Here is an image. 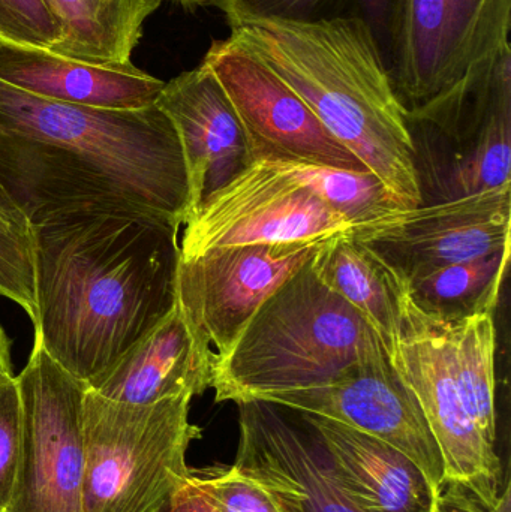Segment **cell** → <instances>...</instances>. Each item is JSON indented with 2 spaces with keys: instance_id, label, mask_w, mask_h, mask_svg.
<instances>
[{
  "instance_id": "cell-1",
  "label": "cell",
  "mask_w": 511,
  "mask_h": 512,
  "mask_svg": "<svg viewBox=\"0 0 511 512\" xmlns=\"http://www.w3.org/2000/svg\"><path fill=\"white\" fill-rule=\"evenodd\" d=\"M0 186L29 224L122 210L182 228L191 216L176 129L156 107L65 104L0 81Z\"/></svg>"
},
{
  "instance_id": "cell-2",
  "label": "cell",
  "mask_w": 511,
  "mask_h": 512,
  "mask_svg": "<svg viewBox=\"0 0 511 512\" xmlns=\"http://www.w3.org/2000/svg\"><path fill=\"white\" fill-rule=\"evenodd\" d=\"M30 228L35 339L89 384L176 303L180 227L143 213L99 210L48 216Z\"/></svg>"
},
{
  "instance_id": "cell-3",
  "label": "cell",
  "mask_w": 511,
  "mask_h": 512,
  "mask_svg": "<svg viewBox=\"0 0 511 512\" xmlns=\"http://www.w3.org/2000/svg\"><path fill=\"white\" fill-rule=\"evenodd\" d=\"M227 23L230 38L287 83L401 209L422 206L408 110L365 17Z\"/></svg>"
},
{
  "instance_id": "cell-4",
  "label": "cell",
  "mask_w": 511,
  "mask_h": 512,
  "mask_svg": "<svg viewBox=\"0 0 511 512\" xmlns=\"http://www.w3.org/2000/svg\"><path fill=\"white\" fill-rule=\"evenodd\" d=\"M381 354L374 328L309 261L260 304L224 352L213 354L210 388L216 402L237 405L327 384Z\"/></svg>"
},
{
  "instance_id": "cell-5",
  "label": "cell",
  "mask_w": 511,
  "mask_h": 512,
  "mask_svg": "<svg viewBox=\"0 0 511 512\" xmlns=\"http://www.w3.org/2000/svg\"><path fill=\"white\" fill-rule=\"evenodd\" d=\"M189 394L129 405L87 387L83 406V512H161L189 475L186 453L201 429Z\"/></svg>"
},
{
  "instance_id": "cell-6",
  "label": "cell",
  "mask_w": 511,
  "mask_h": 512,
  "mask_svg": "<svg viewBox=\"0 0 511 512\" xmlns=\"http://www.w3.org/2000/svg\"><path fill=\"white\" fill-rule=\"evenodd\" d=\"M387 17L390 77L408 111L510 48L511 0H390Z\"/></svg>"
},
{
  "instance_id": "cell-7",
  "label": "cell",
  "mask_w": 511,
  "mask_h": 512,
  "mask_svg": "<svg viewBox=\"0 0 511 512\" xmlns=\"http://www.w3.org/2000/svg\"><path fill=\"white\" fill-rule=\"evenodd\" d=\"M389 276L399 309L390 363L416 397L440 448L444 484L465 487L485 501L497 499L509 480H504L497 447L483 438L465 408L453 370L449 322L420 310L404 286Z\"/></svg>"
},
{
  "instance_id": "cell-8",
  "label": "cell",
  "mask_w": 511,
  "mask_h": 512,
  "mask_svg": "<svg viewBox=\"0 0 511 512\" xmlns=\"http://www.w3.org/2000/svg\"><path fill=\"white\" fill-rule=\"evenodd\" d=\"M17 384L20 460L5 512H83L87 385L60 367L36 339Z\"/></svg>"
},
{
  "instance_id": "cell-9",
  "label": "cell",
  "mask_w": 511,
  "mask_h": 512,
  "mask_svg": "<svg viewBox=\"0 0 511 512\" xmlns=\"http://www.w3.org/2000/svg\"><path fill=\"white\" fill-rule=\"evenodd\" d=\"M183 227L180 258L230 246L326 242L353 225L297 180L254 162Z\"/></svg>"
},
{
  "instance_id": "cell-10",
  "label": "cell",
  "mask_w": 511,
  "mask_h": 512,
  "mask_svg": "<svg viewBox=\"0 0 511 512\" xmlns=\"http://www.w3.org/2000/svg\"><path fill=\"white\" fill-rule=\"evenodd\" d=\"M511 183L455 200L399 209L350 230L402 282L510 246Z\"/></svg>"
},
{
  "instance_id": "cell-11",
  "label": "cell",
  "mask_w": 511,
  "mask_h": 512,
  "mask_svg": "<svg viewBox=\"0 0 511 512\" xmlns=\"http://www.w3.org/2000/svg\"><path fill=\"white\" fill-rule=\"evenodd\" d=\"M201 63L230 99L252 162H305L368 171L287 83L230 36L212 41Z\"/></svg>"
},
{
  "instance_id": "cell-12",
  "label": "cell",
  "mask_w": 511,
  "mask_h": 512,
  "mask_svg": "<svg viewBox=\"0 0 511 512\" xmlns=\"http://www.w3.org/2000/svg\"><path fill=\"white\" fill-rule=\"evenodd\" d=\"M257 400L299 414L338 421L381 439L410 457L438 492L443 489L440 448L416 397L387 354L359 361L327 384L264 394Z\"/></svg>"
},
{
  "instance_id": "cell-13",
  "label": "cell",
  "mask_w": 511,
  "mask_h": 512,
  "mask_svg": "<svg viewBox=\"0 0 511 512\" xmlns=\"http://www.w3.org/2000/svg\"><path fill=\"white\" fill-rule=\"evenodd\" d=\"M323 243L230 246L179 256L177 303L194 333L221 354L260 304Z\"/></svg>"
},
{
  "instance_id": "cell-14",
  "label": "cell",
  "mask_w": 511,
  "mask_h": 512,
  "mask_svg": "<svg viewBox=\"0 0 511 512\" xmlns=\"http://www.w3.org/2000/svg\"><path fill=\"white\" fill-rule=\"evenodd\" d=\"M237 406L234 469L267 490L282 512H359L333 483L312 439L278 406L258 400Z\"/></svg>"
},
{
  "instance_id": "cell-15",
  "label": "cell",
  "mask_w": 511,
  "mask_h": 512,
  "mask_svg": "<svg viewBox=\"0 0 511 512\" xmlns=\"http://www.w3.org/2000/svg\"><path fill=\"white\" fill-rule=\"evenodd\" d=\"M156 107L173 123L182 146L192 216L210 195L254 164L245 131L204 63L167 81Z\"/></svg>"
},
{
  "instance_id": "cell-16",
  "label": "cell",
  "mask_w": 511,
  "mask_h": 512,
  "mask_svg": "<svg viewBox=\"0 0 511 512\" xmlns=\"http://www.w3.org/2000/svg\"><path fill=\"white\" fill-rule=\"evenodd\" d=\"M330 478L359 512H440V492L401 451L338 421L300 414Z\"/></svg>"
},
{
  "instance_id": "cell-17",
  "label": "cell",
  "mask_w": 511,
  "mask_h": 512,
  "mask_svg": "<svg viewBox=\"0 0 511 512\" xmlns=\"http://www.w3.org/2000/svg\"><path fill=\"white\" fill-rule=\"evenodd\" d=\"M213 354L176 300L152 330L86 385L102 397L129 405H150L182 394L201 396L212 384Z\"/></svg>"
},
{
  "instance_id": "cell-18",
  "label": "cell",
  "mask_w": 511,
  "mask_h": 512,
  "mask_svg": "<svg viewBox=\"0 0 511 512\" xmlns=\"http://www.w3.org/2000/svg\"><path fill=\"white\" fill-rule=\"evenodd\" d=\"M0 81L39 98L117 111L153 107L165 84L132 62L90 65L5 41H0Z\"/></svg>"
},
{
  "instance_id": "cell-19",
  "label": "cell",
  "mask_w": 511,
  "mask_h": 512,
  "mask_svg": "<svg viewBox=\"0 0 511 512\" xmlns=\"http://www.w3.org/2000/svg\"><path fill=\"white\" fill-rule=\"evenodd\" d=\"M62 26L51 53L99 66L131 63L147 18L164 0H45Z\"/></svg>"
},
{
  "instance_id": "cell-20",
  "label": "cell",
  "mask_w": 511,
  "mask_h": 512,
  "mask_svg": "<svg viewBox=\"0 0 511 512\" xmlns=\"http://www.w3.org/2000/svg\"><path fill=\"white\" fill-rule=\"evenodd\" d=\"M311 267L327 288L374 328L384 351L392 358L398 340L399 309L386 268L354 242L350 231L324 242L312 256Z\"/></svg>"
},
{
  "instance_id": "cell-21",
  "label": "cell",
  "mask_w": 511,
  "mask_h": 512,
  "mask_svg": "<svg viewBox=\"0 0 511 512\" xmlns=\"http://www.w3.org/2000/svg\"><path fill=\"white\" fill-rule=\"evenodd\" d=\"M510 262V246L494 254L446 265L402 282L411 300L423 312L444 322H459L483 313H495Z\"/></svg>"
},
{
  "instance_id": "cell-22",
  "label": "cell",
  "mask_w": 511,
  "mask_h": 512,
  "mask_svg": "<svg viewBox=\"0 0 511 512\" xmlns=\"http://www.w3.org/2000/svg\"><path fill=\"white\" fill-rule=\"evenodd\" d=\"M449 333L453 370L465 408L483 438L497 447L494 313L449 322Z\"/></svg>"
},
{
  "instance_id": "cell-23",
  "label": "cell",
  "mask_w": 511,
  "mask_h": 512,
  "mask_svg": "<svg viewBox=\"0 0 511 512\" xmlns=\"http://www.w3.org/2000/svg\"><path fill=\"white\" fill-rule=\"evenodd\" d=\"M446 168L449 173L441 182L446 186L438 201L468 197L511 183V96L492 110L473 138L456 146Z\"/></svg>"
},
{
  "instance_id": "cell-24",
  "label": "cell",
  "mask_w": 511,
  "mask_h": 512,
  "mask_svg": "<svg viewBox=\"0 0 511 512\" xmlns=\"http://www.w3.org/2000/svg\"><path fill=\"white\" fill-rule=\"evenodd\" d=\"M297 180L351 225L401 209L371 171L345 170L305 162H261Z\"/></svg>"
},
{
  "instance_id": "cell-25",
  "label": "cell",
  "mask_w": 511,
  "mask_h": 512,
  "mask_svg": "<svg viewBox=\"0 0 511 512\" xmlns=\"http://www.w3.org/2000/svg\"><path fill=\"white\" fill-rule=\"evenodd\" d=\"M188 481L216 512H282L267 490L234 466L189 468Z\"/></svg>"
},
{
  "instance_id": "cell-26",
  "label": "cell",
  "mask_w": 511,
  "mask_h": 512,
  "mask_svg": "<svg viewBox=\"0 0 511 512\" xmlns=\"http://www.w3.org/2000/svg\"><path fill=\"white\" fill-rule=\"evenodd\" d=\"M390 0H228L224 15L227 21L237 18H284L312 21L320 18L354 15L350 9L381 14L389 8Z\"/></svg>"
},
{
  "instance_id": "cell-27",
  "label": "cell",
  "mask_w": 511,
  "mask_h": 512,
  "mask_svg": "<svg viewBox=\"0 0 511 512\" xmlns=\"http://www.w3.org/2000/svg\"><path fill=\"white\" fill-rule=\"evenodd\" d=\"M0 295L36 318L35 252L32 236L0 225Z\"/></svg>"
},
{
  "instance_id": "cell-28",
  "label": "cell",
  "mask_w": 511,
  "mask_h": 512,
  "mask_svg": "<svg viewBox=\"0 0 511 512\" xmlns=\"http://www.w3.org/2000/svg\"><path fill=\"white\" fill-rule=\"evenodd\" d=\"M62 26L45 0H0V41L53 50Z\"/></svg>"
},
{
  "instance_id": "cell-29",
  "label": "cell",
  "mask_w": 511,
  "mask_h": 512,
  "mask_svg": "<svg viewBox=\"0 0 511 512\" xmlns=\"http://www.w3.org/2000/svg\"><path fill=\"white\" fill-rule=\"evenodd\" d=\"M21 447V402L17 376L0 375V512L11 502Z\"/></svg>"
},
{
  "instance_id": "cell-30",
  "label": "cell",
  "mask_w": 511,
  "mask_h": 512,
  "mask_svg": "<svg viewBox=\"0 0 511 512\" xmlns=\"http://www.w3.org/2000/svg\"><path fill=\"white\" fill-rule=\"evenodd\" d=\"M440 512H511L510 481L497 499L485 501L476 493L455 484H444Z\"/></svg>"
},
{
  "instance_id": "cell-31",
  "label": "cell",
  "mask_w": 511,
  "mask_h": 512,
  "mask_svg": "<svg viewBox=\"0 0 511 512\" xmlns=\"http://www.w3.org/2000/svg\"><path fill=\"white\" fill-rule=\"evenodd\" d=\"M0 225L15 231V233L32 236V228L29 221L20 209L15 206L14 201L8 197L2 186H0Z\"/></svg>"
},
{
  "instance_id": "cell-32",
  "label": "cell",
  "mask_w": 511,
  "mask_h": 512,
  "mask_svg": "<svg viewBox=\"0 0 511 512\" xmlns=\"http://www.w3.org/2000/svg\"><path fill=\"white\" fill-rule=\"evenodd\" d=\"M173 512H216L188 480L173 498Z\"/></svg>"
},
{
  "instance_id": "cell-33",
  "label": "cell",
  "mask_w": 511,
  "mask_h": 512,
  "mask_svg": "<svg viewBox=\"0 0 511 512\" xmlns=\"http://www.w3.org/2000/svg\"><path fill=\"white\" fill-rule=\"evenodd\" d=\"M12 373L11 339L0 324V375Z\"/></svg>"
},
{
  "instance_id": "cell-34",
  "label": "cell",
  "mask_w": 511,
  "mask_h": 512,
  "mask_svg": "<svg viewBox=\"0 0 511 512\" xmlns=\"http://www.w3.org/2000/svg\"><path fill=\"white\" fill-rule=\"evenodd\" d=\"M164 2L176 3L182 6L186 11H194L198 8H218L224 11L228 0H164Z\"/></svg>"
},
{
  "instance_id": "cell-35",
  "label": "cell",
  "mask_w": 511,
  "mask_h": 512,
  "mask_svg": "<svg viewBox=\"0 0 511 512\" xmlns=\"http://www.w3.org/2000/svg\"><path fill=\"white\" fill-rule=\"evenodd\" d=\"M171 504H173V502H171ZM171 504L168 505V507H165L161 512H173V505Z\"/></svg>"
}]
</instances>
